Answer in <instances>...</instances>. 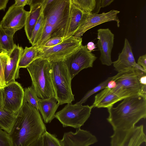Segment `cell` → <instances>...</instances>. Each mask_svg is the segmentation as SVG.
<instances>
[{
	"instance_id": "obj_1",
	"label": "cell",
	"mask_w": 146,
	"mask_h": 146,
	"mask_svg": "<svg viewBox=\"0 0 146 146\" xmlns=\"http://www.w3.org/2000/svg\"><path fill=\"white\" fill-rule=\"evenodd\" d=\"M46 131L39 111L23 102L9 133L11 146H29Z\"/></svg>"
},
{
	"instance_id": "obj_2",
	"label": "cell",
	"mask_w": 146,
	"mask_h": 146,
	"mask_svg": "<svg viewBox=\"0 0 146 146\" xmlns=\"http://www.w3.org/2000/svg\"><path fill=\"white\" fill-rule=\"evenodd\" d=\"M123 100L116 107L107 108V120L113 130L131 129L146 117V95L137 94Z\"/></svg>"
},
{
	"instance_id": "obj_3",
	"label": "cell",
	"mask_w": 146,
	"mask_h": 146,
	"mask_svg": "<svg viewBox=\"0 0 146 146\" xmlns=\"http://www.w3.org/2000/svg\"><path fill=\"white\" fill-rule=\"evenodd\" d=\"M71 0H43L44 24L52 28L51 38L67 35L70 19Z\"/></svg>"
},
{
	"instance_id": "obj_4",
	"label": "cell",
	"mask_w": 146,
	"mask_h": 146,
	"mask_svg": "<svg viewBox=\"0 0 146 146\" xmlns=\"http://www.w3.org/2000/svg\"><path fill=\"white\" fill-rule=\"evenodd\" d=\"M146 72L138 64L136 67L118 72L113 76L116 85L111 90L122 100L137 94L146 95V85H142L140 82V77L146 75Z\"/></svg>"
},
{
	"instance_id": "obj_5",
	"label": "cell",
	"mask_w": 146,
	"mask_h": 146,
	"mask_svg": "<svg viewBox=\"0 0 146 146\" xmlns=\"http://www.w3.org/2000/svg\"><path fill=\"white\" fill-rule=\"evenodd\" d=\"M26 68L38 97L42 99L55 98L50 62L38 58Z\"/></svg>"
},
{
	"instance_id": "obj_6",
	"label": "cell",
	"mask_w": 146,
	"mask_h": 146,
	"mask_svg": "<svg viewBox=\"0 0 146 146\" xmlns=\"http://www.w3.org/2000/svg\"><path fill=\"white\" fill-rule=\"evenodd\" d=\"M55 98L59 106L70 104L74 100L71 79L63 60L49 61Z\"/></svg>"
},
{
	"instance_id": "obj_7",
	"label": "cell",
	"mask_w": 146,
	"mask_h": 146,
	"mask_svg": "<svg viewBox=\"0 0 146 146\" xmlns=\"http://www.w3.org/2000/svg\"><path fill=\"white\" fill-rule=\"evenodd\" d=\"M93 108L92 105L67 104L55 113L54 117L64 127H70L78 129L88 119Z\"/></svg>"
},
{
	"instance_id": "obj_8",
	"label": "cell",
	"mask_w": 146,
	"mask_h": 146,
	"mask_svg": "<svg viewBox=\"0 0 146 146\" xmlns=\"http://www.w3.org/2000/svg\"><path fill=\"white\" fill-rule=\"evenodd\" d=\"M82 38L78 39L71 36L52 47L36 46L38 50L37 58L47 60L49 61L63 60L82 45Z\"/></svg>"
},
{
	"instance_id": "obj_9",
	"label": "cell",
	"mask_w": 146,
	"mask_h": 146,
	"mask_svg": "<svg viewBox=\"0 0 146 146\" xmlns=\"http://www.w3.org/2000/svg\"><path fill=\"white\" fill-rule=\"evenodd\" d=\"M97 57L88 50L86 45L81 46L63 60L72 80L82 70L92 67Z\"/></svg>"
},
{
	"instance_id": "obj_10",
	"label": "cell",
	"mask_w": 146,
	"mask_h": 146,
	"mask_svg": "<svg viewBox=\"0 0 146 146\" xmlns=\"http://www.w3.org/2000/svg\"><path fill=\"white\" fill-rule=\"evenodd\" d=\"M119 12V11L112 10L108 12L100 14L83 13L78 26L73 36L76 38H80L88 30L108 22L115 21L119 27L120 21L117 15Z\"/></svg>"
},
{
	"instance_id": "obj_11",
	"label": "cell",
	"mask_w": 146,
	"mask_h": 146,
	"mask_svg": "<svg viewBox=\"0 0 146 146\" xmlns=\"http://www.w3.org/2000/svg\"><path fill=\"white\" fill-rule=\"evenodd\" d=\"M2 108L17 115L23 103L24 89L16 81L1 88Z\"/></svg>"
},
{
	"instance_id": "obj_12",
	"label": "cell",
	"mask_w": 146,
	"mask_h": 146,
	"mask_svg": "<svg viewBox=\"0 0 146 146\" xmlns=\"http://www.w3.org/2000/svg\"><path fill=\"white\" fill-rule=\"evenodd\" d=\"M110 137V146H140L146 142L143 126H135L129 130H116Z\"/></svg>"
},
{
	"instance_id": "obj_13",
	"label": "cell",
	"mask_w": 146,
	"mask_h": 146,
	"mask_svg": "<svg viewBox=\"0 0 146 146\" xmlns=\"http://www.w3.org/2000/svg\"><path fill=\"white\" fill-rule=\"evenodd\" d=\"M29 11L23 7H18L13 4L10 6L0 23V27L14 35L25 25Z\"/></svg>"
},
{
	"instance_id": "obj_14",
	"label": "cell",
	"mask_w": 146,
	"mask_h": 146,
	"mask_svg": "<svg viewBox=\"0 0 146 146\" xmlns=\"http://www.w3.org/2000/svg\"><path fill=\"white\" fill-rule=\"evenodd\" d=\"M97 32V44L100 52V60L102 64L110 66L113 63L111 55L114 35L109 28L100 29Z\"/></svg>"
},
{
	"instance_id": "obj_15",
	"label": "cell",
	"mask_w": 146,
	"mask_h": 146,
	"mask_svg": "<svg viewBox=\"0 0 146 146\" xmlns=\"http://www.w3.org/2000/svg\"><path fill=\"white\" fill-rule=\"evenodd\" d=\"M60 141L62 146H89L96 143L98 140L89 131L79 128L75 132L64 133Z\"/></svg>"
},
{
	"instance_id": "obj_16",
	"label": "cell",
	"mask_w": 146,
	"mask_h": 146,
	"mask_svg": "<svg viewBox=\"0 0 146 146\" xmlns=\"http://www.w3.org/2000/svg\"><path fill=\"white\" fill-rule=\"evenodd\" d=\"M24 49L19 44H15L13 50L8 54V58L4 71V77L6 85L15 81L19 78V64Z\"/></svg>"
},
{
	"instance_id": "obj_17",
	"label": "cell",
	"mask_w": 146,
	"mask_h": 146,
	"mask_svg": "<svg viewBox=\"0 0 146 146\" xmlns=\"http://www.w3.org/2000/svg\"><path fill=\"white\" fill-rule=\"evenodd\" d=\"M115 70L118 72L126 70L137 65L132 51V47L126 38L124 40V45L121 52L119 53L118 59L113 62Z\"/></svg>"
},
{
	"instance_id": "obj_18",
	"label": "cell",
	"mask_w": 146,
	"mask_h": 146,
	"mask_svg": "<svg viewBox=\"0 0 146 146\" xmlns=\"http://www.w3.org/2000/svg\"><path fill=\"white\" fill-rule=\"evenodd\" d=\"M42 0H31L30 10L27 19L24 29L29 40L30 39L33 30L42 10Z\"/></svg>"
},
{
	"instance_id": "obj_19",
	"label": "cell",
	"mask_w": 146,
	"mask_h": 146,
	"mask_svg": "<svg viewBox=\"0 0 146 146\" xmlns=\"http://www.w3.org/2000/svg\"><path fill=\"white\" fill-rule=\"evenodd\" d=\"M55 98L44 99L39 98L38 111L45 123H50L55 118L56 112L59 106Z\"/></svg>"
},
{
	"instance_id": "obj_20",
	"label": "cell",
	"mask_w": 146,
	"mask_h": 146,
	"mask_svg": "<svg viewBox=\"0 0 146 146\" xmlns=\"http://www.w3.org/2000/svg\"><path fill=\"white\" fill-rule=\"evenodd\" d=\"M121 100L110 89L106 88L95 96L94 102L92 106L93 108H108Z\"/></svg>"
},
{
	"instance_id": "obj_21",
	"label": "cell",
	"mask_w": 146,
	"mask_h": 146,
	"mask_svg": "<svg viewBox=\"0 0 146 146\" xmlns=\"http://www.w3.org/2000/svg\"><path fill=\"white\" fill-rule=\"evenodd\" d=\"M72 3L84 13L98 14L101 8V0H71Z\"/></svg>"
},
{
	"instance_id": "obj_22",
	"label": "cell",
	"mask_w": 146,
	"mask_h": 146,
	"mask_svg": "<svg viewBox=\"0 0 146 146\" xmlns=\"http://www.w3.org/2000/svg\"><path fill=\"white\" fill-rule=\"evenodd\" d=\"M70 19L68 31L64 39L73 36L78 27L84 13L75 7L71 1Z\"/></svg>"
},
{
	"instance_id": "obj_23",
	"label": "cell",
	"mask_w": 146,
	"mask_h": 146,
	"mask_svg": "<svg viewBox=\"0 0 146 146\" xmlns=\"http://www.w3.org/2000/svg\"><path fill=\"white\" fill-rule=\"evenodd\" d=\"M38 50L36 45L30 47H25L19 61V68H26L38 58Z\"/></svg>"
},
{
	"instance_id": "obj_24",
	"label": "cell",
	"mask_w": 146,
	"mask_h": 146,
	"mask_svg": "<svg viewBox=\"0 0 146 146\" xmlns=\"http://www.w3.org/2000/svg\"><path fill=\"white\" fill-rule=\"evenodd\" d=\"M14 35L0 27V45L2 50L8 54L13 50L15 46Z\"/></svg>"
},
{
	"instance_id": "obj_25",
	"label": "cell",
	"mask_w": 146,
	"mask_h": 146,
	"mask_svg": "<svg viewBox=\"0 0 146 146\" xmlns=\"http://www.w3.org/2000/svg\"><path fill=\"white\" fill-rule=\"evenodd\" d=\"M16 115L0 108V127L9 133L13 127Z\"/></svg>"
},
{
	"instance_id": "obj_26",
	"label": "cell",
	"mask_w": 146,
	"mask_h": 146,
	"mask_svg": "<svg viewBox=\"0 0 146 146\" xmlns=\"http://www.w3.org/2000/svg\"><path fill=\"white\" fill-rule=\"evenodd\" d=\"M44 25L42 10L39 18L33 30L29 42L32 46L36 45L42 33Z\"/></svg>"
},
{
	"instance_id": "obj_27",
	"label": "cell",
	"mask_w": 146,
	"mask_h": 146,
	"mask_svg": "<svg viewBox=\"0 0 146 146\" xmlns=\"http://www.w3.org/2000/svg\"><path fill=\"white\" fill-rule=\"evenodd\" d=\"M23 102H27L38 110V101L39 98L32 86L24 89Z\"/></svg>"
},
{
	"instance_id": "obj_28",
	"label": "cell",
	"mask_w": 146,
	"mask_h": 146,
	"mask_svg": "<svg viewBox=\"0 0 146 146\" xmlns=\"http://www.w3.org/2000/svg\"><path fill=\"white\" fill-rule=\"evenodd\" d=\"M112 78L113 76L108 77L105 80L101 83L91 90L89 91L81 100L76 103L78 104L82 105V104L86 102L88 98L91 96L106 88L108 83L109 81L112 80Z\"/></svg>"
},
{
	"instance_id": "obj_29",
	"label": "cell",
	"mask_w": 146,
	"mask_h": 146,
	"mask_svg": "<svg viewBox=\"0 0 146 146\" xmlns=\"http://www.w3.org/2000/svg\"><path fill=\"white\" fill-rule=\"evenodd\" d=\"M42 146H62L56 136L46 131L42 136Z\"/></svg>"
},
{
	"instance_id": "obj_30",
	"label": "cell",
	"mask_w": 146,
	"mask_h": 146,
	"mask_svg": "<svg viewBox=\"0 0 146 146\" xmlns=\"http://www.w3.org/2000/svg\"><path fill=\"white\" fill-rule=\"evenodd\" d=\"M8 54L5 52H0V87L6 85L4 77V71L7 62Z\"/></svg>"
},
{
	"instance_id": "obj_31",
	"label": "cell",
	"mask_w": 146,
	"mask_h": 146,
	"mask_svg": "<svg viewBox=\"0 0 146 146\" xmlns=\"http://www.w3.org/2000/svg\"><path fill=\"white\" fill-rule=\"evenodd\" d=\"M52 32V27L48 25L44 24L42 33L36 46H43L51 38Z\"/></svg>"
},
{
	"instance_id": "obj_32",
	"label": "cell",
	"mask_w": 146,
	"mask_h": 146,
	"mask_svg": "<svg viewBox=\"0 0 146 146\" xmlns=\"http://www.w3.org/2000/svg\"><path fill=\"white\" fill-rule=\"evenodd\" d=\"M0 146H11L9 133L0 127Z\"/></svg>"
},
{
	"instance_id": "obj_33",
	"label": "cell",
	"mask_w": 146,
	"mask_h": 146,
	"mask_svg": "<svg viewBox=\"0 0 146 146\" xmlns=\"http://www.w3.org/2000/svg\"><path fill=\"white\" fill-rule=\"evenodd\" d=\"M64 38L60 37H55L49 39L42 46L45 47H51L55 46L63 41Z\"/></svg>"
},
{
	"instance_id": "obj_34",
	"label": "cell",
	"mask_w": 146,
	"mask_h": 146,
	"mask_svg": "<svg viewBox=\"0 0 146 146\" xmlns=\"http://www.w3.org/2000/svg\"><path fill=\"white\" fill-rule=\"evenodd\" d=\"M137 64L141 66L146 71V54L139 56L137 60Z\"/></svg>"
},
{
	"instance_id": "obj_35",
	"label": "cell",
	"mask_w": 146,
	"mask_h": 146,
	"mask_svg": "<svg viewBox=\"0 0 146 146\" xmlns=\"http://www.w3.org/2000/svg\"><path fill=\"white\" fill-rule=\"evenodd\" d=\"M31 0H15L13 5L17 7H23L29 5Z\"/></svg>"
},
{
	"instance_id": "obj_36",
	"label": "cell",
	"mask_w": 146,
	"mask_h": 146,
	"mask_svg": "<svg viewBox=\"0 0 146 146\" xmlns=\"http://www.w3.org/2000/svg\"><path fill=\"white\" fill-rule=\"evenodd\" d=\"M114 1V0H101V7H106V6L109 5Z\"/></svg>"
},
{
	"instance_id": "obj_37",
	"label": "cell",
	"mask_w": 146,
	"mask_h": 146,
	"mask_svg": "<svg viewBox=\"0 0 146 146\" xmlns=\"http://www.w3.org/2000/svg\"><path fill=\"white\" fill-rule=\"evenodd\" d=\"M8 1V0H0V11L5 10Z\"/></svg>"
},
{
	"instance_id": "obj_38",
	"label": "cell",
	"mask_w": 146,
	"mask_h": 146,
	"mask_svg": "<svg viewBox=\"0 0 146 146\" xmlns=\"http://www.w3.org/2000/svg\"><path fill=\"white\" fill-rule=\"evenodd\" d=\"M116 85V83L112 79L108 82L106 88L109 89H111L115 88Z\"/></svg>"
},
{
	"instance_id": "obj_39",
	"label": "cell",
	"mask_w": 146,
	"mask_h": 146,
	"mask_svg": "<svg viewBox=\"0 0 146 146\" xmlns=\"http://www.w3.org/2000/svg\"><path fill=\"white\" fill-rule=\"evenodd\" d=\"M86 46L88 50L91 52L92 50L96 48V45L94 42H89L87 44Z\"/></svg>"
},
{
	"instance_id": "obj_40",
	"label": "cell",
	"mask_w": 146,
	"mask_h": 146,
	"mask_svg": "<svg viewBox=\"0 0 146 146\" xmlns=\"http://www.w3.org/2000/svg\"><path fill=\"white\" fill-rule=\"evenodd\" d=\"M140 82L142 85H146V75L143 76L140 78Z\"/></svg>"
},
{
	"instance_id": "obj_41",
	"label": "cell",
	"mask_w": 146,
	"mask_h": 146,
	"mask_svg": "<svg viewBox=\"0 0 146 146\" xmlns=\"http://www.w3.org/2000/svg\"><path fill=\"white\" fill-rule=\"evenodd\" d=\"M0 108L1 109H3V108H2V92H1V87H0Z\"/></svg>"
},
{
	"instance_id": "obj_42",
	"label": "cell",
	"mask_w": 146,
	"mask_h": 146,
	"mask_svg": "<svg viewBox=\"0 0 146 146\" xmlns=\"http://www.w3.org/2000/svg\"><path fill=\"white\" fill-rule=\"evenodd\" d=\"M3 51L2 50V48H1V46L0 45V52H3Z\"/></svg>"
}]
</instances>
